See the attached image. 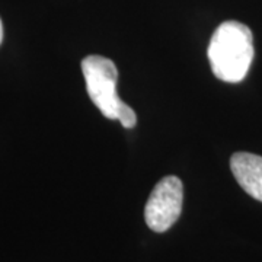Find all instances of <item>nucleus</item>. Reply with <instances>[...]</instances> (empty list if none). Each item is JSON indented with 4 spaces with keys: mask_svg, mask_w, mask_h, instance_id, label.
Listing matches in <instances>:
<instances>
[{
    "mask_svg": "<svg viewBox=\"0 0 262 262\" xmlns=\"http://www.w3.org/2000/svg\"><path fill=\"white\" fill-rule=\"evenodd\" d=\"M207 56L217 79L242 82L253 60L252 31L237 20L220 24L211 35Z\"/></svg>",
    "mask_w": 262,
    "mask_h": 262,
    "instance_id": "f257e3e1",
    "label": "nucleus"
},
{
    "mask_svg": "<svg viewBox=\"0 0 262 262\" xmlns=\"http://www.w3.org/2000/svg\"><path fill=\"white\" fill-rule=\"evenodd\" d=\"M86 91L89 98L110 120H117L118 108L122 103L117 94L118 70L113 60L102 56H88L82 60Z\"/></svg>",
    "mask_w": 262,
    "mask_h": 262,
    "instance_id": "f03ea898",
    "label": "nucleus"
},
{
    "mask_svg": "<svg viewBox=\"0 0 262 262\" xmlns=\"http://www.w3.org/2000/svg\"><path fill=\"white\" fill-rule=\"evenodd\" d=\"M184 201V187L178 177H165L153 188L144 208V219L156 233L169 230L179 219Z\"/></svg>",
    "mask_w": 262,
    "mask_h": 262,
    "instance_id": "7ed1b4c3",
    "label": "nucleus"
},
{
    "mask_svg": "<svg viewBox=\"0 0 262 262\" xmlns=\"http://www.w3.org/2000/svg\"><path fill=\"white\" fill-rule=\"evenodd\" d=\"M230 169L245 192L262 203V156L237 151L230 158Z\"/></svg>",
    "mask_w": 262,
    "mask_h": 262,
    "instance_id": "20e7f679",
    "label": "nucleus"
},
{
    "mask_svg": "<svg viewBox=\"0 0 262 262\" xmlns=\"http://www.w3.org/2000/svg\"><path fill=\"white\" fill-rule=\"evenodd\" d=\"M117 120L121 122L122 127L125 128H133L137 122V117H136V113L133 111V108L128 106L127 103L122 102L118 108V117Z\"/></svg>",
    "mask_w": 262,
    "mask_h": 262,
    "instance_id": "39448f33",
    "label": "nucleus"
},
{
    "mask_svg": "<svg viewBox=\"0 0 262 262\" xmlns=\"http://www.w3.org/2000/svg\"><path fill=\"white\" fill-rule=\"evenodd\" d=\"M3 41V24H2V19H0V44Z\"/></svg>",
    "mask_w": 262,
    "mask_h": 262,
    "instance_id": "423d86ee",
    "label": "nucleus"
}]
</instances>
